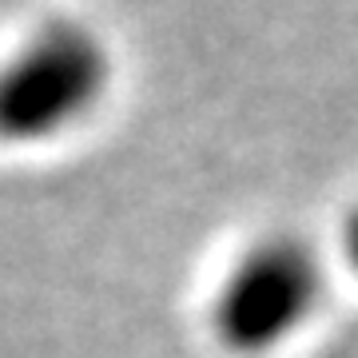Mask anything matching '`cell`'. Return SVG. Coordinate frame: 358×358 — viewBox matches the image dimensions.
I'll return each mask as SVG.
<instances>
[{
	"label": "cell",
	"mask_w": 358,
	"mask_h": 358,
	"mask_svg": "<svg viewBox=\"0 0 358 358\" xmlns=\"http://www.w3.org/2000/svg\"><path fill=\"white\" fill-rule=\"evenodd\" d=\"M338 259H343V267L350 271V279L358 282V203L346 207V215L338 219Z\"/></svg>",
	"instance_id": "3"
},
{
	"label": "cell",
	"mask_w": 358,
	"mask_h": 358,
	"mask_svg": "<svg viewBox=\"0 0 358 358\" xmlns=\"http://www.w3.org/2000/svg\"><path fill=\"white\" fill-rule=\"evenodd\" d=\"M327 263L299 231H263L239 247L207 294V327L235 358H271L319 319Z\"/></svg>",
	"instance_id": "2"
},
{
	"label": "cell",
	"mask_w": 358,
	"mask_h": 358,
	"mask_svg": "<svg viewBox=\"0 0 358 358\" xmlns=\"http://www.w3.org/2000/svg\"><path fill=\"white\" fill-rule=\"evenodd\" d=\"M108 40L76 16L28 28L0 56V143L44 148L84 128L112 92Z\"/></svg>",
	"instance_id": "1"
}]
</instances>
